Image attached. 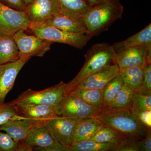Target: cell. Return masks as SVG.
Here are the masks:
<instances>
[{
  "label": "cell",
  "instance_id": "cell-1",
  "mask_svg": "<svg viewBox=\"0 0 151 151\" xmlns=\"http://www.w3.org/2000/svg\"><path fill=\"white\" fill-rule=\"evenodd\" d=\"M124 7L119 0H109L91 7L82 19L85 25L86 34L92 38L107 31L117 20L122 19Z\"/></svg>",
  "mask_w": 151,
  "mask_h": 151
},
{
  "label": "cell",
  "instance_id": "cell-22",
  "mask_svg": "<svg viewBox=\"0 0 151 151\" xmlns=\"http://www.w3.org/2000/svg\"><path fill=\"white\" fill-rule=\"evenodd\" d=\"M88 105L103 110V89H75L69 92Z\"/></svg>",
  "mask_w": 151,
  "mask_h": 151
},
{
  "label": "cell",
  "instance_id": "cell-31",
  "mask_svg": "<svg viewBox=\"0 0 151 151\" xmlns=\"http://www.w3.org/2000/svg\"><path fill=\"white\" fill-rule=\"evenodd\" d=\"M18 142L0 130V151H17Z\"/></svg>",
  "mask_w": 151,
  "mask_h": 151
},
{
  "label": "cell",
  "instance_id": "cell-38",
  "mask_svg": "<svg viewBox=\"0 0 151 151\" xmlns=\"http://www.w3.org/2000/svg\"><path fill=\"white\" fill-rule=\"evenodd\" d=\"M90 7H93L103 3L106 2L109 0H85Z\"/></svg>",
  "mask_w": 151,
  "mask_h": 151
},
{
  "label": "cell",
  "instance_id": "cell-37",
  "mask_svg": "<svg viewBox=\"0 0 151 151\" xmlns=\"http://www.w3.org/2000/svg\"><path fill=\"white\" fill-rule=\"evenodd\" d=\"M32 148L27 145L23 141L18 142L17 151H32Z\"/></svg>",
  "mask_w": 151,
  "mask_h": 151
},
{
  "label": "cell",
  "instance_id": "cell-18",
  "mask_svg": "<svg viewBox=\"0 0 151 151\" xmlns=\"http://www.w3.org/2000/svg\"><path fill=\"white\" fill-rule=\"evenodd\" d=\"M23 141L32 148L33 151L35 149L48 147L57 142L44 125L32 127Z\"/></svg>",
  "mask_w": 151,
  "mask_h": 151
},
{
  "label": "cell",
  "instance_id": "cell-6",
  "mask_svg": "<svg viewBox=\"0 0 151 151\" xmlns=\"http://www.w3.org/2000/svg\"><path fill=\"white\" fill-rule=\"evenodd\" d=\"M65 93V83L61 81L54 86L41 91L28 89L10 103L13 105L34 104L54 107Z\"/></svg>",
  "mask_w": 151,
  "mask_h": 151
},
{
  "label": "cell",
  "instance_id": "cell-12",
  "mask_svg": "<svg viewBox=\"0 0 151 151\" xmlns=\"http://www.w3.org/2000/svg\"><path fill=\"white\" fill-rule=\"evenodd\" d=\"M15 105L17 115L30 119L35 126H43L49 119L56 116L54 106L34 104Z\"/></svg>",
  "mask_w": 151,
  "mask_h": 151
},
{
  "label": "cell",
  "instance_id": "cell-28",
  "mask_svg": "<svg viewBox=\"0 0 151 151\" xmlns=\"http://www.w3.org/2000/svg\"><path fill=\"white\" fill-rule=\"evenodd\" d=\"M124 137L110 127L103 125L90 139L100 143H115Z\"/></svg>",
  "mask_w": 151,
  "mask_h": 151
},
{
  "label": "cell",
  "instance_id": "cell-36",
  "mask_svg": "<svg viewBox=\"0 0 151 151\" xmlns=\"http://www.w3.org/2000/svg\"><path fill=\"white\" fill-rule=\"evenodd\" d=\"M69 147L64 145L59 142H56L53 145L43 148L34 149L33 150L38 151H68Z\"/></svg>",
  "mask_w": 151,
  "mask_h": 151
},
{
  "label": "cell",
  "instance_id": "cell-8",
  "mask_svg": "<svg viewBox=\"0 0 151 151\" xmlns=\"http://www.w3.org/2000/svg\"><path fill=\"white\" fill-rule=\"evenodd\" d=\"M13 37L18 48L19 59L29 60L32 57L43 56L53 43L35 35H28L23 30L17 32Z\"/></svg>",
  "mask_w": 151,
  "mask_h": 151
},
{
  "label": "cell",
  "instance_id": "cell-13",
  "mask_svg": "<svg viewBox=\"0 0 151 151\" xmlns=\"http://www.w3.org/2000/svg\"><path fill=\"white\" fill-rule=\"evenodd\" d=\"M29 60L19 59L15 62L0 65V103H4L6 96L13 87L18 74Z\"/></svg>",
  "mask_w": 151,
  "mask_h": 151
},
{
  "label": "cell",
  "instance_id": "cell-15",
  "mask_svg": "<svg viewBox=\"0 0 151 151\" xmlns=\"http://www.w3.org/2000/svg\"><path fill=\"white\" fill-rule=\"evenodd\" d=\"M44 24L68 32L86 33V26L82 19L62 11Z\"/></svg>",
  "mask_w": 151,
  "mask_h": 151
},
{
  "label": "cell",
  "instance_id": "cell-23",
  "mask_svg": "<svg viewBox=\"0 0 151 151\" xmlns=\"http://www.w3.org/2000/svg\"><path fill=\"white\" fill-rule=\"evenodd\" d=\"M133 92V89L124 84L111 103L103 110L113 111L131 108Z\"/></svg>",
  "mask_w": 151,
  "mask_h": 151
},
{
  "label": "cell",
  "instance_id": "cell-2",
  "mask_svg": "<svg viewBox=\"0 0 151 151\" xmlns=\"http://www.w3.org/2000/svg\"><path fill=\"white\" fill-rule=\"evenodd\" d=\"M96 118L102 125L110 127L125 137L139 140L145 136L148 129L142 124L131 108L103 112Z\"/></svg>",
  "mask_w": 151,
  "mask_h": 151
},
{
  "label": "cell",
  "instance_id": "cell-7",
  "mask_svg": "<svg viewBox=\"0 0 151 151\" xmlns=\"http://www.w3.org/2000/svg\"><path fill=\"white\" fill-rule=\"evenodd\" d=\"M31 22L25 12L11 8L0 1V37H13L28 29Z\"/></svg>",
  "mask_w": 151,
  "mask_h": 151
},
{
  "label": "cell",
  "instance_id": "cell-11",
  "mask_svg": "<svg viewBox=\"0 0 151 151\" xmlns=\"http://www.w3.org/2000/svg\"><path fill=\"white\" fill-rule=\"evenodd\" d=\"M58 0H35L25 12L32 23H44L62 12Z\"/></svg>",
  "mask_w": 151,
  "mask_h": 151
},
{
  "label": "cell",
  "instance_id": "cell-27",
  "mask_svg": "<svg viewBox=\"0 0 151 151\" xmlns=\"http://www.w3.org/2000/svg\"><path fill=\"white\" fill-rule=\"evenodd\" d=\"M113 143H100L86 140L70 146L68 151H111Z\"/></svg>",
  "mask_w": 151,
  "mask_h": 151
},
{
  "label": "cell",
  "instance_id": "cell-26",
  "mask_svg": "<svg viewBox=\"0 0 151 151\" xmlns=\"http://www.w3.org/2000/svg\"><path fill=\"white\" fill-rule=\"evenodd\" d=\"M131 108L134 112L151 111V91L144 89L134 90Z\"/></svg>",
  "mask_w": 151,
  "mask_h": 151
},
{
  "label": "cell",
  "instance_id": "cell-21",
  "mask_svg": "<svg viewBox=\"0 0 151 151\" xmlns=\"http://www.w3.org/2000/svg\"><path fill=\"white\" fill-rule=\"evenodd\" d=\"M19 59L18 48L13 37H0V65Z\"/></svg>",
  "mask_w": 151,
  "mask_h": 151
},
{
  "label": "cell",
  "instance_id": "cell-25",
  "mask_svg": "<svg viewBox=\"0 0 151 151\" xmlns=\"http://www.w3.org/2000/svg\"><path fill=\"white\" fill-rule=\"evenodd\" d=\"M124 84L123 78L119 73L105 84L103 89V109L111 103Z\"/></svg>",
  "mask_w": 151,
  "mask_h": 151
},
{
  "label": "cell",
  "instance_id": "cell-20",
  "mask_svg": "<svg viewBox=\"0 0 151 151\" xmlns=\"http://www.w3.org/2000/svg\"><path fill=\"white\" fill-rule=\"evenodd\" d=\"M147 64L119 70V73L123 78L124 84L134 91L142 89Z\"/></svg>",
  "mask_w": 151,
  "mask_h": 151
},
{
  "label": "cell",
  "instance_id": "cell-24",
  "mask_svg": "<svg viewBox=\"0 0 151 151\" xmlns=\"http://www.w3.org/2000/svg\"><path fill=\"white\" fill-rule=\"evenodd\" d=\"M62 12L82 18L91 7L85 0H58Z\"/></svg>",
  "mask_w": 151,
  "mask_h": 151
},
{
  "label": "cell",
  "instance_id": "cell-9",
  "mask_svg": "<svg viewBox=\"0 0 151 151\" xmlns=\"http://www.w3.org/2000/svg\"><path fill=\"white\" fill-rule=\"evenodd\" d=\"M81 119L65 118L56 115L47 121L44 126L55 140L69 147L76 126Z\"/></svg>",
  "mask_w": 151,
  "mask_h": 151
},
{
  "label": "cell",
  "instance_id": "cell-3",
  "mask_svg": "<svg viewBox=\"0 0 151 151\" xmlns=\"http://www.w3.org/2000/svg\"><path fill=\"white\" fill-rule=\"evenodd\" d=\"M116 52L112 45L108 43L94 45L86 52L84 65L78 74L71 81L65 83L66 93L73 90L78 83L87 76L114 64Z\"/></svg>",
  "mask_w": 151,
  "mask_h": 151
},
{
  "label": "cell",
  "instance_id": "cell-39",
  "mask_svg": "<svg viewBox=\"0 0 151 151\" xmlns=\"http://www.w3.org/2000/svg\"><path fill=\"white\" fill-rule=\"evenodd\" d=\"M34 1L35 0H22L23 2L27 6L29 5Z\"/></svg>",
  "mask_w": 151,
  "mask_h": 151
},
{
  "label": "cell",
  "instance_id": "cell-32",
  "mask_svg": "<svg viewBox=\"0 0 151 151\" xmlns=\"http://www.w3.org/2000/svg\"><path fill=\"white\" fill-rule=\"evenodd\" d=\"M140 122L148 129H151V111L134 112Z\"/></svg>",
  "mask_w": 151,
  "mask_h": 151
},
{
  "label": "cell",
  "instance_id": "cell-34",
  "mask_svg": "<svg viewBox=\"0 0 151 151\" xmlns=\"http://www.w3.org/2000/svg\"><path fill=\"white\" fill-rule=\"evenodd\" d=\"M138 145L139 151H151V129L148 130L145 136L138 140Z\"/></svg>",
  "mask_w": 151,
  "mask_h": 151
},
{
  "label": "cell",
  "instance_id": "cell-19",
  "mask_svg": "<svg viewBox=\"0 0 151 151\" xmlns=\"http://www.w3.org/2000/svg\"><path fill=\"white\" fill-rule=\"evenodd\" d=\"M143 45L151 50V24L141 31L127 39L115 42L112 45L116 53L130 47Z\"/></svg>",
  "mask_w": 151,
  "mask_h": 151
},
{
  "label": "cell",
  "instance_id": "cell-35",
  "mask_svg": "<svg viewBox=\"0 0 151 151\" xmlns=\"http://www.w3.org/2000/svg\"><path fill=\"white\" fill-rule=\"evenodd\" d=\"M149 91H151V63H148L146 65L144 75L143 88Z\"/></svg>",
  "mask_w": 151,
  "mask_h": 151
},
{
  "label": "cell",
  "instance_id": "cell-16",
  "mask_svg": "<svg viewBox=\"0 0 151 151\" xmlns=\"http://www.w3.org/2000/svg\"><path fill=\"white\" fill-rule=\"evenodd\" d=\"M33 127L30 119L17 115L8 122L0 125V130L5 132L14 140L18 142L26 138L30 130Z\"/></svg>",
  "mask_w": 151,
  "mask_h": 151
},
{
  "label": "cell",
  "instance_id": "cell-33",
  "mask_svg": "<svg viewBox=\"0 0 151 151\" xmlns=\"http://www.w3.org/2000/svg\"><path fill=\"white\" fill-rule=\"evenodd\" d=\"M4 4L11 8L22 12H25L27 8L22 0H0Z\"/></svg>",
  "mask_w": 151,
  "mask_h": 151
},
{
  "label": "cell",
  "instance_id": "cell-14",
  "mask_svg": "<svg viewBox=\"0 0 151 151\" xmlns=\"http://www.w3.org/2000/svg\"><path fill=\"white\" fill-rule=\"evenodd\" d=\"M119 73L118 65L116 64H111L87 76L80 81L73 89H103L105 84Z\"/></svg>",
  "mask_w": 151,
  "mask_h": 151
},
{
  "label": "cell",
  "instance_id": "cell-4",
  "mask_svg": "<svg viewBox=\"0 0 151 151\" xmlns=\"http://www.w3.org/2000/svg\"><path fill=\"white\" fill-rule=\"evenodd\" d=\"M35 35L53 42L65 44L75 48L82 49L91 39L85 32L64 31L45 24H31L28 29Z\"/></svg>",
  "mask_w": 151,
  "mask_h": 151
},
{
  "label": "cell",
  "instance_id": "cell-29",
  "mask_svg": "<svg viewBox=\"0 0 151 151\" xmlns=\"http://www.w3.org/2000/svg\"><path fill=\"white\" fill-rule=\"evenodd\" d=\"M138 140L128 137H124L113 143L111 151H139Z\"/></svg>",
  "mask_w": 151,
  "mask_h": 151
},
{
  "label": "cell",
  "instance_id": "cell-10",
  "mask_svg": "<svg viewBox=\"0 0 151 151\" xmlns=\"http://www.w3.org/2000/svg\"><path fill=\"white\" fill-rule=\"evenodd\" d=\"M151 63V50L143 45L129 47L116 53L113 63L119 70Z\"/></svg>",
  "mask_w": 151,
  "mask_h": 151
},
{
  "label": "cell",
  "instance_id": "cell-17",
  "mask_svg": "<svg viewBox=\"0 0 151 151\" xmlns=\"http://www.w3.org/2000/svg\"><path fill=\"white\" fill-rule=\"evenodd\" d=\"M102 125L96 118L81 119L73 131L70 146L81 141L90 139Z\"/></svg>",
  "mask_w": 151,
  "mask_h": 151
},
{
  "label": "cell",
  "instance_id": "cell-5",
  "mask_svg": "<svg viewBox=\"0 0 151 151\" xmlns=\"http://www.w3.org/2000/svg\"><path fill=\"white\" fill-rule=\"evenodd\" d=\"M54 108L57 116L74 119L96 118L103 111L88 105L70 93L64 94Z\"/></svg>",
  "mask_w": 151,
  "mask_h": 151
},
{
  "label": "cell",
  "instance_id": "cell-30",
  "mask_svg": "<svg viewBox=\"0 0 151 151\" xmlns=\"http://www.w3.org/2000/svg\"><path fill=\"white\" fill-rule=\"evenodd\" d=\"M17 115L14 105L10 102L0 103V125L8 122Z\"/></svg>",
  "mask_w": 151,
  "mask_h": 151
}]
</instances>
